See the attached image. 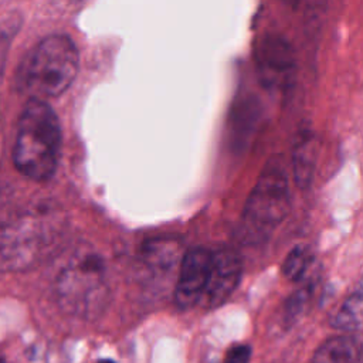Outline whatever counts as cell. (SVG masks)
<instances>
[{"label":"cell","mask_w":363,"mask_h":363,"mask_svg":"<svg viewBox=\"0 0 363 363\" xmlns=\"http://www.w3.org/2000/svg\"><path fill=\"white\" fill-rule=\"evenodd\" d=\"M143 252L149 265L156 268H167L174 262L173 259L177 252V244L173 240H150L146 242Z\"/></svg>","instance_id":"7c38bea8"},{"label":"cell","mask_w":363,"mask_h":363,"mask_svg":"<svg viewBox=\"0 0 363 363\" xmlns=\"http://www.w3.org/2000/svg\"><path fill=\"white\" fill-rule=\"evenodd\" d=\"M61 140V125L54 109L45 101L28 99L18 119L14 166L31 180H48L58 166Z\"/></svg>","instance_id":"6da1fadb"},{"label":"cell","mask_w":363,"mask_h":363,"mask_svg":"<svg viewBox=\"0 0 363 363\" xmlns=\"http://www.w3.org/2000/svg\"><path fill=\"white\" fill-rule=\"evenodd\" d=\"M255 67L261 85L279 95L288 92L295 79V54L279 34H265L255 48Z\"/></svg>","instance_id":"8992f818"},{"label":"cell","mask_w":363,"mask_h":363,"mask_svg":"<svg viewBox=\"0 0 363 363\" xmlns=\"http://www.w3.org/2000/svg\"><path fill=\"white\" fill-rule=\"evenodd\" d=\"M316 166V139L306 128L302 129L295 140L292 149L294 179L301 189L309 187Z\"/></svg>","instance_id":"9c48e42d"},{"label":"cell","mask_w":363,"mask_h":363,"mask_svg":"<svg viewBox=\"0 0 363 363\" xmlns=\"http://www.w3.org/2000/svg\"><path fill=\"white\" fill-rule=\"evenodd\" d=\"M60 305L69 313L95 318L109 301L104 259L91 250H77L64 262L55 279Z\"/></svg>","instance_id":"3957f363"},{"label":"cell","mask_w":363,"mask_h":363,"mask_svg":"<svg viewBox=\"0 0 363 363\" xmlns=\"http://www.w3.org/2000/svg\"><path fill=\"white\" fill-rule=\"evenodd\" d=\"M242 262L237 251L228 247L211 250V267L203 298L199 305L214 309L223 305L241 281Z\"/></svg>","instance_id":"52a82bcc"},{"label":"cell","mask_w":363,"mask_h":363,"mask_svg":"<svg viewBox=\"0 0 363 363\" xmlns=\"http://www.w3.org/2000/svg\"><path fill=\"white\" fill-rule=\"evenodd\" d=\"M98 363H113L112 360H109V359H104V360H99Z\"/></svg>","instance_id":"e0dca14e"},{"label":"cell","mask_w":363,"mask_h":363,"mask_svg":"<svg viewBox=\"0 0 363 363\" xmlns=\"http://www.w3.org/2000/svg\"><path fill=\"white\" fill-rule=\"evenodd\" d=\"M362 288L360 285L343 301L332 319V326L342 332H354L362 326Z\"/></svg>","instance_id":"8fae6325"},{"label":"cell","mask_w":363,"mask_h":363,"mask_svg":"<svg viewBox=\"0 0 363 363\" xmlns=\"http://www.w3.org/2000/svg\"><path fill=\"white\" fill-rule=\"evenodd\" d=\"M360 346L349 335H339L325 340L315 352L312 363H359Z\"/></svg>","instance_id":"30bf717a"},{"label":"cell","mask_w":363,"mask_h":363,"mask_svg":"<svg viewBox=\"0 0 363 363\" xmlns=\"http://www.w3.org/2000/svg\"><path fill=\"white\" fill-rule=\"evenodd\" d=\"M250 359H251V346L234 345L227 350L224 363H250Z\"/></svg>","instance_id":"2e32d148"},{"label":"cell","mask_w":363,"mask_h":363,"mask_svg":"<svg viewBox=\"0 0 363 363\" xmlns=\"http://www.w3.org/2000/svg\"><path fill=\"white\" fill-rule=\"evenodd\" d=\"M57 214L34 211L0 224V271L26 269L37 262L60 234Z\"/></svg>","instance_id":"5b68a950"},{"label":"cell","mask_w":363,"mask_h":363,"mask_svg":"<svg viewBox=\"0 0 363 363\" xmlns=\"http://www.w3.org/2000/svg\"><path fill=\"white\" fill-rule=\"evenodd\" d=\"M20 24H21V18L17 13L6 16L0 21V71L3 69L6 55H7V50L10 47V43L13 40V37L18 31Z\"/></svg>","instance_id":"5bb4252c"},{"label":"cell","mask_w":363,"mask_h":363,"mask_svg":"<svg viewBox=\"0 0 363 363\" xmlns=\"http://www.w3.org/2000/svg\"><path fill=\"white\" fill-rule=\"evenodd\" d=\"M311 292H312L311 288L303 286L296 292H294L292 296L288 298L285 303V313H284L285 322H294V319H296L302 313L305 305L311 298Z\"/></svg>","instance_id":"9a60e30c"},{"label":"cell","mask_w":363,"mask_h":363,"mask_svg":"<svg viewBox=\"0 0 363 363\" xmlns=\"http://www.w3.org/2000/svg\"><path fill=\"white\" fill-rule=\"evenodd\" d=\"M210 267L211 250L194 247L184 252L174 286V302L177 308L190 309L200 303L207 286Z\"/></svg>","instance_id":"ba28073f"},{"label":"cell","mask_w":363,"mask_h":363,"mask_svg":"<svg viewBox=\"0 0 363 363\" xmlns=\"http://www.w3.org/2000/svg\"><path fill=\"white\" fill-rule=\"evenodd\" d=\"M291 206L285 167L278 157H271L262 169L245 203L241 234L247 242H259L285 220Z\"/></svg>","instance_id":"277c9868"},{"label":"cell","mask_w":363,"mask_h":363,"mask_svg":"<svg viewBox=\"0 0 363 363\" xmlns=\"http://www.w3.org/2000/svg\"><path fill=\"white\" fill-rule=\"evenodd\" d=\"M79 55L74 41L65 34L43 38L24 58L18 69V85L30 99L55 98L74 82Z\"/></svg>","instance_id":"7a4b0ae2"},{"label":"cell","mask_w":363,"mask_h":363,"mask_svg":"<svg viewBox=\"0 0 363 363\" xmlns=\"http://www.w3.org/2000/svg\"><path fill=\"white\" fill-rule=\"evenodd\" d=\"M312 261L311 251L306 245L301 244L294 247L284 259L282 264V274L286 279L292 282H298L305 277Z\"/></svg>","instance_id":"4fadbf2b"}]
</instances>
